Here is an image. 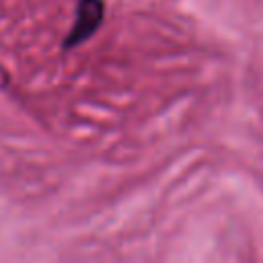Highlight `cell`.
Returning <instances> with one entry per match:
<instances>
[{"label":"cell","instance_id":"cell-1","mask_svg":"<svg viewBox=\"0 0 263 263\" xmlns=\"http://www.w3.org/2000/svg\"><path fill=\"white\" fill-rule=\"evenodd\" d=\"M101 21H103V2L101 0H82L78 6L76 25L72 27L66 45H72V43L86 39L101 25Z\"/></svg>","mask_w":263,"mask_h":263}]
</instances>
